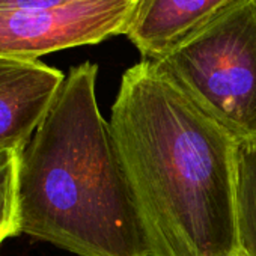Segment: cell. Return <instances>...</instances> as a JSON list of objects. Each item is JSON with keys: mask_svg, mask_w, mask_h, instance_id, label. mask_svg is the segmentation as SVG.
<instances>
[{"mask_svg": "<svg viewBox=\"0 0 256 256\" xmlns=\"http://www.w3.org/2000/svg\"><path fill=\"white\" fill-rule=\"evenodd\" d=\"M236 256H242V254H241V253H238V254H236Z\"/></svg>", "mask_w": 256, "mask_h": 256, "instance_id": "9", "label": "cell"}, {"mask_svg": "<svg viewBox=\"0 0 256 256\" xmlns=\"http://www.w3.org/2000/svg\"><path fill=\"white\" fill-rule=\"evenodd\" d=\"M152 62L238 145L256 144V0H235Z\"/></svg>", "mask_w": 256, "mask_h": 256, "instance_id": "3", "label": "cell"}, {"mask_svg": "<svg viewBox=\"0 0 256 256\" xmlns=\"http://www.w3.org/2000/svg\"><path fill=\"white\" fill-rule=\"evenodd\" d=\"M140 0H0V58L36 60L125 35Z\"/></svg>", "mask_w": 256, "mask_h": 256, "instance_id": "4", "label": "cell"}, {"mask_svg": "<svg viewBox=\"0 0 256 256\" xmlns=\"http://www.w3.org/2000/svg\"><path fill=\"white\" fill-rule=\"evenodd\" d=\"M65 74L40 59L0 58V150H23L47 114Z\"/></svg>", "mask_w": 256, "mask_h": 256, "instance_id": "5", "label": "cell"}, {"mask_svg": "<svg viewBox=\"0 0 256 256\" xmlns=\"http://www.w3.org/2000/svg\"><path fill=\"white\" fill-rule=\"evenodd\" d=\"M235 0H140L126 36L144 59L157 60Z\"/></svg>", "mask_w": 256, "mask_h": 256, "instance_id": "6", "label": "cell"}, {"mask_svg": "<svg viewBox=\"0 0 256 256\" xmlns=\"http://www.w3.org/2000/svg\"><path fill=\"white\" fill-rule=\"evenodd\" d=\"M0 244H2V242H0Z\"/></svg>", "mask_w": 256, "mask_h": 256, "instance_id": "10", "label": "cell"}, {"mask_svg": "<svg viewBox=\"0 0 256 256\" xmlns=\"http://www.w3.org/2000/svg\"><path fill=\"white\" fill-rule=\"evenodd\" d=\"M110 125L152 256H236V140L157 65L122 76Z\"/></svg>", "mask_w": 256, "mask_h": 256, "instance_id": "1", "label": "cell"}, {"mask_svg": "<svg viewBox=\"0 0 256 256\" xmlns=\"http://www.w3.org/2000/svg\"><path fill=\"white\" fill-rule=\"evenodd\" d=\"M98 66L70 70L20 152V234L77 256H152L110 120L96 101Z\"/></svg>", "mask_w": 256, "mask_h": 256, "instance_id": "2", "label": "cell"}, {"mask_svg": "<svg viewBox=\"0 0 256 256\" xmlns=\"http://www.w3.org/2000/svg\"><path fill=\"white\" fill-rule=\"evenodd\" d=\"M235 218L240 253L256 256V144L238 148Z\"/></svg>", "mask_w": 256, "mask_h": 256, "instance_id": "7", "label": "cell"}, {"mask_svg": "<svg viewBox=\"0 0 256 256\" xmlns=\"http://www.w3.org/2000/svg\"><path fill=\"white\" fill-rule=\"evenodd\" d=\"M20 150H0V242L20 234L18 164Z\"/></svg>", "mask_w": 256, "mask_h": 256, "instance_id": "8", "label": "cell"}]
</instances>
